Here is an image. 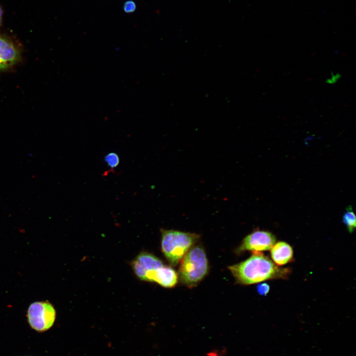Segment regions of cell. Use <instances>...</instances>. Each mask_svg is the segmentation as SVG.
<instances>
[{
  "label": "cell",
  "mask_w": 356,
  "mask_h": 356,
  "mask_svg": "<svg viewBox=\"0 0 356 356\" xmlns=\"http://www.w3.org/2000/svg\"><path fill=\"white\" fill-rule=\"evenodd\" d=\"M236 279L242 285H251L267 280L288 278L291 273L289 267L275 265L262 253H254L246 260L228 267Z\"/></svg>",
  "instance_id": "cell-1"
},
{
  "label": "cell",
  "mask_w": 356,
  "mask_h": 356,
  "mask_svg": "<svg viewBox=\"0 0 356 356\" xmlns=\"http://www.w3.org/2000/svg\"><path fill=\"white\" fill-rule=\"evenodd\" d=\"M161 249L171 265L176 266L198 241L200 235L195 233L172 229H161Z\"/></svg>",
  "instance_id": "cell-2"
},
{
  "label": "cell",
  "mask_w": 356,
  "mask_h": 356,
  "mask_svg": "<svg viewBox=\"0 0 356 356\" xmlns=\"http://www.w3.org/2000/svg\"><path fill=\"white\" fill-rule=\"evenodd\" d=\"M208 271V263L203 248L199 245L192 246L181 261L178 276L183 284L192 288L206 276Z\"/></svg>",
  "instance_id": "cell-3"
},
{
  "label": "cell",
  "mask_w": 356,
  "mask_h": 356,
  "mask_svg": "<svg viewBox=\"0 0 356 356\" xmlns=\"http://www.w3.org/2000/svg\"><path fill=\"white\" fill-rule=\"evenodd\" d=\"M55 317L53 306L47 301L34 302L29 306L27 311L29 325L38 332L49 329L53 325Z\"/></svg>",
  "instance_id": "cell-4"
},
{
  "label": "cell",
  "mask_w": 356,
  "mask_h": 356,
  "mask_svg": "<svg viewBox=\"0 0 356 356\" xmlns=\"http://www.w3.org/2000/svg\"><path fill=\"white\" fill-rule=\"evenodd\" d=\"M276 242V237L271 232L256 229L247 235L243 239L240 245L236 249V253L245 251L262 253L270 250Z\"/></svg>",
  "instance_id": "cell-5"
},
{
  "label": "cell",
  "mask_w": 356,
  "mask_h": 356,
  "mask_svg": "<svg viewBox=\"0 0 356 356\" xmlns=\"http://www.w3.org/2000/svg\"><path fill=\"white\" fill-rule=\"evenodd\" d=\"M163 265L159 258L147 252L140 253L132 263L136 275L144 281H146V275L148 271L155 270Z\"/></svg>",
  "instance_id": "cell-6"
},
{
  "label": "cell",
  "mask_w": 356,
  "mask_h": 356,
  "mask_svg": "<svg viewBox=\"0 0 356 356\" xmlns=\"http://www.w3.org/2000/svg\"><path fill=\"white\" fill-rule=\"evenodd\" d=\"M19 49L7 38L0 35V70H4L19 62Z\"/></svg>",
  "instance_id": "cell-7"
},
{
  "label": "cell",
  "mask_w": 356,
  "mask_h": 356,
  "mask_svg": "<svg viewBox=\"0 0 356 356\" xmlns=\"http://www.w3.org/2000/svg\"><path fill=\"white\" fill-rule=\"evenodd\" d=\"M146 281L156 282L166 288H172L177 283L178 275L171 267L165 266L155 270L148 271L146 275Z\"/></svg>",
  "instance_id": "cell-8"
},
{
  "label": "cell",
  "mask_w": 356,
  "mask_h": 356,
  "mask_svg": "<svg viewBox=\"0 0 356 356\" xmlns=\"http://www.w3.org/2000/svg\"><path fill=\"white\" fill-rule=\"evenodd\" d=\"M270 252L271 260L278 266L286 265L293 260V248L284 241L275 242L270 249Z\"/></svg>",
  "instance_id": "cell-9"
},
{
  "label": "cell",
  "mask_w": 356,
  "mask_h": 356,
  "mask_svg": "<svg viewBox=\"0 0 356 356\" xmlns=\"http://www.w3.org/2000/svg\"><path fill=\"white\" fill-rule=\"evenodd\" d=\"M342 222L350 233H352L356 229V217L352 206L347 207L343 216Z\"/></svg>",
  "instance_id": "cell-10"
},
{
  "label": "cell",
  "mask_w": 356,
  "mask_h": 356,
  "mask_svg": "<svg viewBox=\"0 0 356 356\" xmlns=\"http://www.w3.org/2000/svg\"><path fill=\"white\" fill-rule=\"evenodd\" d=\"M105 162L111 169L116 168L119 164L120 158L118 155L115 152H110L105 155Z\"/></svg>",
  "instance_id": "cell-11"
},
{
  "label": "cell",
  "mask_w": 356,
  "mask_h": 356,
  "mask_svg": "<svg viewBox=\"0 0 356 356\" xmlns=\"http://www.w3.org/2000/svg\"><path fill=\"white\" fill-rule=\"evenodd\" d=\"M136 8V4L133 0H128L126 1L123 5V10L127 13L134 12Z\"/></svg>",
  "instance_id": "cell-12"
},
{
  "label": "cell",
  "mask_w": 356,
  "mask_h": 356,
  "mask_svg": "<svg viewBox=\"0 0 356 356\" xmlns=\"http://www.w3.org/2000/svg\"><path fill=\"white\" fill-rule=\"evenodd\" d=\"M270 290L269 285L266 283L259 284L257 286V292L262 296L267 295Z\"/></svg>",
  "instance_id": "cell-13"
},
{
  "label": "cell",
  "mask_w": 356,
  "mask_h": 356,
  "mask_svg": "<svg viewBox=\"0 0 356 356\" xmlns=\"http://www.w3.org/2000/svg\"><path fill=\"white\" fill-rule=\"evenodd\" d=\"M225 350L215 349L207 354V356H225Z\"/></svg>",
  "instance_id": "cell-14"
},
{
  "label": "cell",
  "mask_w": 356,
  "mask_h": 356,
  "mask_svg": "<svg viewBox=\"0 0 356 356\" xmlns=\"http://www.w3.org/2000/svg\"><path fill=\"white\" fill-rule=\"evenodd\" d=\"M2 17V10L0 6V25L1 24Z\"/></svg>",
  "instance_id": "cell-15"
}]
</instances>
